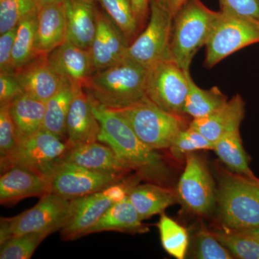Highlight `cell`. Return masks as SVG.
Here are the masks:
<instances>
[{
  "label": "cell",
  "mask_w": 259,
  "mask_h": 259,
  "mask_svg": "<svg viewBox=\"0 0 259 259\" xmlns=\"http://www.w3.org/2000/svg\"><path fill=\"white\" fill-rule=\"evenodd\" d=\"M112 110L120 114L141 141L155 151L171 147L181 131L187 127L184 117L163 111L147 97L131 106Z\"/></svg>",
  "instance_id": "obj_5"
},
{
  "label": "cell",
  "mask_w": 259,
  "mask_h": 259,
  "mask_svg": "<svg viewBox=\"0 0 259 259\" xmlns=\"http://www.w3.org/2000/svg\"><path fill=\"white\" fill-rule=\"evenodd\" d=\"M48 59L56 73L72 85L83 88L95 72L90 51L68 40L48 54Z\"/></svg>",
  "instance_id": "obj_17"
},
{
  "label": "cell",
  "mask_w": 259,
  "mask_h": 259,
  "mask_svg": "<svg viewBox=\"0 0 259 259\" xmlns=\"http://www.w3.org/2000/svg\"><path fill=\"white\" fill-rule=\"evenodd\" d=\"M212 233L236 258L259 259V243L251 237L226 227Z\"/></svg>",
  "instance_id": "obj_32"
},
{
  "label": "cell",
  "mask_w": 259,
  "mask_h": 259,
  "mask_svg": "<svg viewBox=\"0 0 259 259\" xmlns=\"http://www.w3.org/2000/svg\"><path fill=\"white\" fill-rule=\"evenodd\" d=\"M74 95V86L67 82L46 102L42 129L66 141V120Z\"/></svg>",
  "instance_id": "obj_27"
},
{
  "label": "cell",
  "mask_w": 259,
  "mask_h": 259,
  "mask_svg": "<svg viewBox=\"0 0 259 259\" xmlns=\"http://www.w3.org/2000/svg\"><path fill=\"white\" fill-rule=\"evenodd\" d=\"M124 175L102 173L62 161L49 178L50 192L68 199L96 193L123 180Z\"/></svg>",
  "instance_id": "obj_12"
},
{
  "label": "cell",
  "mask_w": 259,
  "mask_h": 259,
  "mask_svg": "<svg viewBox=\"0 0 259 259\" xmlns=\"http://www.w3.org/2000/svg\"><path fill=\"white\" fill-rule=\"evenodd\" d=\"M97 30L90 52L95 72L127 59L128 41L120 28L103 10L97 6Z\"/></svg>",
  "instance_id": "obj_13"
},
{
  "label": "cell",
  "mask_w": 259,
  "mask_h": 259,
  "mask_svg": "<svg viewBox=\"0 0 259 259\" xmlns=\"http://www.w3.org/2000/svg\"><path fill=\"white\" fill-rule=\"evenodd\" d=\"M69 148L66 141L41 129L19 141L10 168L24 167L49 180Z\"/></svg>",
  "instance_id": "obj_11"
},
{
  "label": "cell",
  "mask_w": 259,
  "mask_h": 259,
  "mask_svg": "<svg viewBox=\"0 0 259 259\" xmlns=\"http://www.w3.org/2000/svg\"><path fill=\"white\" fill-rule=\"evenodd\" d=\"M9 107L19 141L42 129L46 102L23 93L16 97Z\"/></svg>",
  "instance_id": "obj_25"
},
{
  "label": "cell",
  "mask_w": 259,
  "mask_h": 259,
  "mask_svg": "<svg viewBox=\"0 0 259 259\" xmlns=\"http://www.w3.org/2000/svg\"><path fill=\"white\" fill-rule=\"evenodd\" d=\"M221 10L253 22L259 26V0H220Z\"/></svg>",
  "instance_id": "obj_38"
},
{
  "label": "cell",
  "mask_w": 259,
  "mask_h": 259,
  "mask_svg": "<svg viewBox=\"0 0 259 259\" xmlns=\"http://www.w3.org/2000/svg\"><path fill=\"white\" fill-rule=\"evenodd\" d=\"M24 93L47 102L67 81L52 67L48 55L37 56L15 72Z\"/></svg>",
  "instance_id": "obj_16"
},
{
  "label": "cell",
  "mask_w": 259,
  "mask_h": 259,
  "mask_svg": "<svg viewBox=\"0 0 259 259\" xmlns=\"http://www.w3.org/2000/svg\"><path fill=\"white\" fill-rule=\"evenodd\" d=\"M37 12L35 0H0V34L16 28L22 20Z\"/></svg>",
  "instance_id": "obj_34"
},
{
  "label": "cell",
  "mask_w": 259,
  "mask_h": 259,
  "mask_svg": "<svg viewBox=\"0 0 259 259\" xmlns=\"http://www.w3.org/2000/svg\"><path fill=\"white\" fill-rule=\"evenodd\" d=\"M148 69L126 59L94 73L85 91L102 106L118 110L146 98Z\"/></svg>",
  "instance_id": "obj_2"
},
{
  "label": "cell",
  "mask_w": 259,
  "mask_h": 259,
  "mask_svg": "<svg viewBox=\"0 0 259 259\" xmlns=\"http://www.w3.org/2000/svg\"><path fill=\"white\" fill-rule=\"evenodd\" d=\"M216 198L223 227L234 231L259 228V187L249 178L222 172Z\"/></svg>",
  "instance_id": "obj_4"
},
{
  "label": "cell",
  "mask_w": 259,
  "mask_h": 259,
  "mask_svg": "<svg viewBox=\"0 0 259 259\" xmlns=\"http://www.w3.org/2000/svg\"><path fill=\"white\" fill-rule=\"evenodd\" d=\"M157 226L163 249L175 258H185L190 243L187 229L163 213Z\"/></svg>",
  "instance_id": "obj_31"
},
{
  "label": "cell",
  "mask_w": 259,
  "mask_h": 259,
  "mask_svg": "<svg viewBox=\"0 0 259 259\" xmlns=\"http://www.w3.org/2000/svg\"><path fill=\"white\" fill-rule=\"evenodd\" d=\"M71 199L49 192L32 208L16 216L1 218L0 244L28 233L52 234L64 227L70 210Z\"/></svg>",
  "instance_id": "obj_6"
},
{
  "label": "cell",
  "mask_w": 259,
  "mask_h": 259,
  "mask_svg": "<svg viewBox=\"0 0 259 259\" xmlns=\"http://www.w3.org/2000/svg\"><path fill=\"white\" fill-rule=\"evenodd\" d=\"M190 73L171 57L158 61L148 69L146 97L163 111L184 117Z\"/></svg>",
  "instance_id": "obj_7"
},
{
  "label": "cell",
  "mask_w": 259,
  "mask_h": 259,
  "mask_svg": "<svg viewBox=\"0 0 259 259\" xmlns=\"http://www.w3.org/2000/svg\"><path fill=\"white\" fill-rule=\"evenodd\" d=\"M48 237L42 233H28L10 238L2 243L1 259H29Z\"/></svg>",
  "instance_id": "obj_35"
},
{
  "label": "cell",
  "mask_w": 259,
  "mask_h": 259,
  "mask_svg": "<svg viewBox=\"0 0 259 259\" xmlns=\"http://www.w3.org/2000/svg\"><path fill=\"white\" fill-rule=\"evenodd\" d=\"M96 0H64L67 40L90 50L97 30Z\"/></svg>",
  "instance_id": "obj_22"
},
{
  "label": "cell",
  "mask_w": 259,
  "mask_h": 259,
  "mask_svg": "<svg viewBox=\"0 0 259 259\" xmlns=\"http://www.w3.org/2000/svg\"><path fill=\"white\" fill-rule=\"evenodd\" d=\"M102 9L120 29L128 41H134L141 31L131 0H96Z\"/></svg>",
  "instance_id": "obj_30"
},
{
  "label": "cell",
  "mask_w": 259,
  "mask_h": 259,
  "mask_svg": "<svg viewBox=\"0 0 259 259\" xmlns=\"http://www.w3.org/2000/svg\"><path fill=\"white\" fill-rule=\"evenodd\" d=\"M157 1L174 18L179 10L187 3L188 0H157Z\"/></svg>",
  "instance_id": "obj_42"
},
{
  "label": "cell",
  "mask_w": 259,
  "mask_h": 259,
  "mask_svg": "<svg viewBox=\"0 0 259 259\" xmlns=\"http://www.w3.org/2000/svg\"><path fill=\"white\" fill-rule=\"evenodd\" d=\"M89 97L100 122L98 141L110 146L117 157L141 180L164 185L170 171L161 155L141 141L120 114Z\"/></svg>",
  "instance_id": "obj_1"
},
{
  "label": "cell",
  "mask_w": 259,
  "mask_h": 259,
  "mask_svg": "<svg viewBox=\"0 0 259 259\" xmlns=\"http://www.w3.org/2000/svg\"><path fill=\"white\" fill-rule=\"evenodd\" d=\"M190 88L186 99L184 112L193 119L202 118L210 115L228 102V97L218 87L209 90L199 88L189 74Z\"/></svg>",
  "instance_id": "obj_28"
},
{
  "label": "cell",
  "mask_w": 259,
  "mask_h": 259,
  "mask_svg": "<svg viewBox=\"0 0 259 259\" xmlns=\"http://www.w3.org/2000/svg\"><path fill=\"white\" fill-rule=\"evenodd\" d=\"M243 234L247 235V236L251 237L255 241L259 243V228H250V229L239 230Z\"/></svg>",
  "instance_id": "obj_43"
},
{
  "label": "cell",
  "mask_w": 259,
  "mask_h": 259,
  "mask_svg": "<svg viewBox=\"0 0 259 259\" xmlns=\"http://www.w3.org/2000/svg\"><path fill=\"white\" fill-rule=\"evenodd\" d=\"M130 202L134 206L142 221L158 214L177 202V194L157 184L134 186L128 193Z\"/></svg>",
  "instance_id": "obj_24"
},
{
  "label": "cell",
  "mask_w": 259,
  "mask_h": 259,
  "mask_svg": "<svg viewBox=\"0 0 259 259\" xmlns=\"http://www.w3.org/2000/svg\"><path fill=\"white\" fill-rule=\"evenodd\" d=\"M62 161L93 171L126 176L131 170L117 157L113 150L100 141L69 148Z\"/></svg>",
  "instance_id": "obj_20"
},
{
  "label": "cell",
  "mask_w": 259,
  "mask_h": 259,
  "mask_svg": "<svg viewBox=\"0 0 259 259\" xmlns=\"http://www.w3.org/2000/svg\"><path fill=\"white\" fill-rule=\"evenodd\" d=\"M250 180L253 183H254L257 187H259V179L257 178L256 177L254 176L253 177H250Z\"/></svg>",
  "instance_id": "obj_45"
},
{
  "label": "cell",
  "mask_w": 259,
  "mask_h": 259,
  "mask_svg": "<svg viewBox=\"0 0 259 259\" xmlns=\"http://www.w3.org/2000/svg\"><path fill=\"white\" fill-rule=\"evenodd\" d=\"M133 9L139 23L140 28L142 30L145 27L146 19L149 18L150 5L151 0H131Z\"/></svg>",
  "instance_id": "obj_41"
},
{
  "label": "cell",
  "mask_w": 259,
  "mask_h": 259,
  "mask_svg": "<svg viewBox=\"0 0 259 259\" xmlns=\"http://www.w3.org/2000/svg\"><path fill=\"white\" fill-rule=\"evenodd\" d=\"M194 257L199 259H231V254L212 233L202 229L195 238Z\"/></svg>",
  "instance_id": "obj_37"
},
{
  "label": "cell",
  "mask_w": 259,
  "mask_h": 259,
  "mask_svg": "<svg viewBox=\"0 0 259 259\" xmlns=\"http://www.w3.org/2000/svg\"><path fill=\"white\" fill-rule=\"evenodd\" d=\"M74 86V95L66 120V143L69 148L98 141L100 125L92 108L90 97L81 85Z\"/></svg>",
  "instance_id": "obj_15"
},
{
  "label": "cell",
  "mask_w": 259,
  "mask_h": 259,
  "mask_svg": "<svg viewBox=\"0 0 259 259\" xmlns=\"http://www.w3.org/2000/svg\"><path fill=\"white\" fill-rule=\"evenodd\" d=\"M17 28L1 34L0 36V72L15 73L13 66V50Z\"/></svg>",
  "instance_id": "obj_39"
},
{
  "label": "cell",
  "mask_w": 259,
  "mask_h": 259,
  "mask_svg": "<svg viewBox=\"0 0 259 259\" xmlns=\"http://www.w3.org/2000/svg\"><path fill=\"white\" fill-rule=\"evenodd\" d=\"M113 203L104 190L71 199L69 216L61 229L62 240L73 241L86 236L89 230Z\"/></svg>",
  "instance_id": "obj_14"
},
{
  "label": "cell",
  "mask_w": 259,
  "mask_h": 259,
  "mask_svg": "<svg viewBox=\"0 0 259 259\" xmlns=\"http://www.w3.org/2000/svg\"><path fill=\"white\" fill-rule=\"evenodd\" d=\"M185 167L177 185V197L190 212L207 215L217 203V190L204 160L196 153L185 156Z\"/></svg>",
  "instance_id": "obj_10"
},
{
  "label": "cell",
  "mask_w": 259,
  "mask_h": 259,
  "mask_svg": "<svg viewBox=\"0 0 259 259\" xmlns=\"http://www.w3.org/2000/svg\"><path fill=\"white\" fill-rule=\"evenodd\" d=\"M245 113L244 100L241 95H236L210 115L193 119L189 126L214 144L225 135L240 129Z\"/></svg>",
  "instance_id": "obj_21"
},
{
  "label": "cell",
  "mask_w": 259,
  "mask_h": 259,
  "mask_svg": "<svg viewBox=\"0 0 259 259\" xmlns=\"http://www.w3.org/2000/svg\"><path fill=\"white\" fill-rule=\"evenodd\" d=\"M255 44H259L258 25L220 11L206 42L204 66L212 68L236 51Z\"/></svg>",
  "instance_id": "obj_8"
},
{
  "label": "cell",
  "mask_w": 259,
  "mask_h": 259,
  "mask_svg": "<svg viewBox=\"0 0 259 259\" xmlns=\"http://www.w3.org/2000/svg\"><path fill=\"white\" fill-rule=\"evenodd\" d=\"M23 93L15 73L0 72V106L10 105Z\"/></svg>",
  "instance_id": "obj_40"
},
{
  "label": "cell",
  "mask_w": 259,
  "mask_h": 259,
  "mask_svg": "<svg viewBox=\"0 0 259 259\" xmlns=\"http://www.w3.org/2000/svg\"><path fill=\"white\" fill-rule=\"evenodd\" d=\"M19 146V139L9 105L0 106V169H10L12 159Z\"/></svg>",
  "instance_id": "obj_33"
},
{
  "label": "cell",
  "mask_w": 259,
  "mask_h": 259,
  "mask_svg": "<svg viewBox=\"0 0 259 259\" xmlns=\"http://www.w3.org/2000/svg\"><path fill=\"white\" fill-rule=\"evenodd\" d=\"M37 6V9L45 5L52 4V3H59L63 0H35Z\"/></svg>",
  "instance_id": "obj_44"
},
{
  "label": "cell",
  "mask_w": 259,
  "mask_h": 259,
  "mask_svg": "<svg viewBox=\"0 0 259 259\" xmlns=\"http://www.w3.org/2000/svg\"><path fill=\"white\" fill-rule=\"evenodd\" d=\"M219 13L209 10L200 0H188L174 17L170 54L182 69L190 71L194 56L205 46Z\"/></svg>",
  "instance_id": "obj_3"
},
{
  "label": "cell",
  "mask_w": 259,
  "mask_h": 259,
  "mask_svg": "<svg viewBox=\"0 0 259 259\" xmlns=\"http://www.w3.org/2000/svg\"><path fill=\"white\" fill-rule=\"evenodd\" d=\"M213 151L231 171L248 178L255 176L243 148L240 129L228 133L216 141Z\"/></svg>",
  "instance_id": "obj_26"
},
{
  "label": "cell",
  "mask_w": 259,
  "mask_h": 259,
  "mask_svg": "<svg viewBox=\"0 0 259 259\" xmlns=\"http://www.w3.org/2000/svg\"><path fill=\"white\" fill-rule=\"evenodd\" d=\"M173 17L157 0H151L148 22L127 49V59L148 69L158 61L171 57L170 39Z\"/></svg>",
  "instance_id": "obj_9"
},
{
  "label": "cell",
  "mask_w": 259,
  "mask_h": 259,
  "mask_svg": "<svg viewBox=\"0 0 259 259\" xmlns=\"http://www.w3.org/2000/svg\"><path fill=\"white\" fill-rule=\"evenodd\" d=\"M214 146V143L206 139L197 130L188 125L181 131L168 149L175 157L182 158V156L185 157L187 153L199 150H213Z\"/></svg>",
  "instance_id": "obj_36"
},
{
  "label": "cell",
  "mask_w": 259,
  "mask_h": 259,
  "mask_svg": "<svg viewBox=\"0 0 259 259\" xmlns=\"http://www.w3.org/2000/svg\"><path fill=\"white\" fill-rule=\"evenodd\" d=\"M37 13V12L24 19L17 28L13 50V66L15 71L23 67L37 56L35 53Z\"/></svg>",
  "instance_id": "obj_29"
},
{
  "label": "cell",
  "mask_w": 259,
  "mask_h": 259,
  "mask_svg": "<svg viewBox=\"0 0 259 259\" xmlns=\"http://www.w3.org/2000/svg\"><path fill=\"white\" fill-rule=\"evenodd\" d=\"M142 221L137 210L127 198L112 204L89 230L87 235L104 231H117L134 234L147 233L149 228Z\"/></svg>",
  "instance_id": "obj_23"
},
{
  "label": "cell",
  "mask_w": 259,
  "mask_h": 259,
  "mask_svg": "<svg viewBox=\"0 0 259 259\" xmlns=\"http://www.w3.org/2000/svg\"><path fill=\"white\" fill-rule=\"evenodd\" d=\"M67 40L64 0L37 9L35 53L48 55Z\"/></svg>",
  "instance_id": "obj_19"
},
{
  "label": "cell",
  "mask_w": 259,
  "mask_h": 259,
  "mask_svg": "<svg viewBox=\"0 0 259 259\" xmlns=\"http://www.w3.org/2000/svg\"><path fill=\"white\" fill-rule=\"evenodd\" d=\"M49 192V180L24 167H12L0 177V203L4 205L28 197H41Z\"/></svg>",
  "instance_id": "obj_18"
}]
</instances>
